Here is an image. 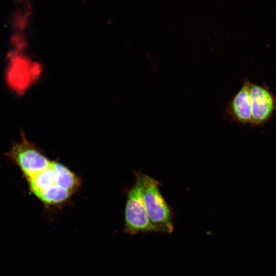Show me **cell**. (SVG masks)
Wrapping results in <instances>:
<instances>
[{
  "label": "cell",
  "instance_id": "1",
  "mask_svg": "<svg viewBox=\"0 0 276 276\" xmlns=\"http://www.w3.org/2000/svg\"><path fill=\"white\" fill-rule=\"evenodd\" d=\"M143 197L149 219L157 232L171 234L173 231L172 213L162 195L160 183L143 174Z\"/></svg>",
  "mask_w": 276,
  "mask_h": 276
},
{
  "label": "cell",
  "instance_id": "2",
  "mask_svg": "<svg viewBox=\"0 0 276 276\" xmlns=\"http://www.w3.org/2000/svg\"><path fill=\"white\" fill-rule=\"evenodd\" d=\"M24 52L10 50L7 56L6 82L8 88L17 95H23L41 72L39 64L30 60Z\"/></svg>",
  "mask_w": 276,
  "mask_h": 276
},
{
  "label": "cell",
  "instance_id": "3",
  "mask_svg": "<svg viewBox=\"0 0 276 276\" xmlns=\"http://www.w3.org/2000/svg\"><path fill=\"white\" fill-rule=\"evenodd\" d=\"M135 180L127 194L124 213V232L138 233L157 232L147 215L143 197V173L135 172Z\"/></svg>",
  "mask_w": 276,
  "mask_h": 276
},
{
  "label": "cell",
  "instance_id": "4",
  "mask_svg": "<svg viewBox=\"0 0 276 276\" xmlns=\"http://www.w3.org/2000/svg\"><path fill=\"white\" fill-rule=\"evenodd\" d=\"M20 134V140L12 145L6 155L19 168L25 178L44 170L52 161L27 139L22 131Z\"/></svg>",
  "mask_w": 276,
  "mask_h": 276
},
{
  "label": "cell",
  "instance_id": "5",
  "mask_svg": "<svg viewBox=\"0 0 276 276\" xmlns=\"http://www.w3.org/2000/svg\"><path fill=\"white\" fill-rule=\"evenodd\" d=\"M249 91L251 121L254 126L264 125L272 118L276 110V98L265 84L250 82Z\"/></svg>",
  "mask_w": 276,
  "mask_h": 276
},
{
  "label": "cell",
  "instance_id": "6",
  "mask_svg": "<svg viewBox=\"0 0 276 276\" xmlns=\"http://www.w3.org/2000/svg\"><path fill=\"white\" fill-rule=\"evenodd\" d=\"M249 83L247 78L244 79L242 86L232 97L225 109V113L231 121L239 124L251 123Z\"/></svg>",
  "mask_w": 276,
  "mask_h": 276
},
{
  "label": "cell",
  "instance_id": "7",
  "mask_svg": "<svg viewBox=\"0 0 276 276\" xmlns=\"http://www.w3.org/2000/svg\"><path fill=\"white\" fill-rule=\"evenodd\" d=\"M53 167L56 174V184L74 193L81 184L80 178L63 165L53 162Z\"/></svg>",
  "mask_w": 276,
  "mask_h": 276
},
{
  "label": "cell",
  "instance_id": "8",
  "mask_svg": "<svg viewBox=\"0 0 276 276\" xmlns=\"http://www.w3.org/2000/svg\"><path fill=\"white\" fill-rule=\"evenodd\" d=\"M73 194L65 188L53 185L42 192L37 198L47 205H55L67 201Z\"/></svg>",
  "mask_w": 276,
  "mask_h": 276
}]
</instances>
